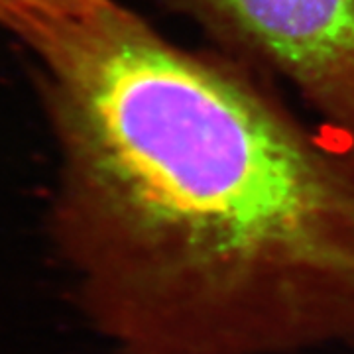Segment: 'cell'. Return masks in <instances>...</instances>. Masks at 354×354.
<instances>
[{"instance_id":"1","label":"cell","mask_w":354,"mask_h":354,"mask_svg":"<svg viewBox=\"0 0 354 354\" xmlns=\"http://www.w3.org/2000/svg\"><path fill=\"white\" fill-rule=\"evenodd\" d=\"M53 241L122 354L354 346V142L97 0L44 51Z\"/></svg>"},{"instance_id":"2","label":"cell","mask_w":354,"mask_h":354,"mask_svg":"<svg viewBox=\"0 0 354 354\" xmlns=\"http://www.w3.org/2000/svg\"><path fill=\"white\" fill-rule=\"evenodd\" d=\"M227 50L288 81L354 142V0H179Z\"/></svg>"},{"instance_id":"3","label":"cell","mask_w":354,"mask_h":354,"mask_svg":"<svg viewBox=\"0 0 354 354\" xmlns=\"http://www.w3.org/2000/svg\"><path fill=\"white\" fill-rule=\"evenodd\" d=\"M97 0H0V26L26 39L36 51L50 46Z\"/></svg>"}]
</instances>
